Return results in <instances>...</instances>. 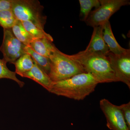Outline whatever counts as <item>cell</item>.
Instances as JSON below:
<instances>
[{
  "instance_id": "cell-1",
  "label": "cell",
  "mask_w": 130,
  "mask_h": 130,
  "mask_svg": "<svg viewBox=\"0 0 130 130\" xmlns=\"http://www.w3.org/2000/svg\"><path fill=\"white\" fill-rule=\"evenodd\" d=\"M98 84L91 74L83 73L68 79L53 82L49 92L57 95L80 101L94 92Z\"/></svg>"
},
{
  "instance_id": "cell-2",
  "label": "cell",
  "mask_w": 130,
  "mask_h": 130,
  "mask_svg": "<svg viewBox=\"0 0 130 130\" xmlns=\"http://www.w3.org/2000/svg\"><path fill=\"white\" fill-rule=\"evenodd\" d=\"M68 56L79 63L86 72L91 74L98 83L117 82L107 55L79 52Z\"/></svg>"
},
{
  "instance_id": "cell-3",
  "label": "cell",
  "mask_w": 130,
  "mask_h": 130,
  "mask_svg": "<svg viewBox=\"0 0 130 130\" xmlns=\"http://www.w3.org/2000/svg\"><path fill=\"white\" fill-rule=\"evenodd\" d=\"M49 58L51 63L48 76L53 82L64 80L77 74L86 72L79 63L57 48Z\"/></svg>"
},
{
  "instance_id": "cell-4",
  "label": "cell",
  "mask_w": 130,
  "mask_h": 130,
  "mask_svg": "<svg viewBox=\"0 0 130 130\" xmlns=\"http://www.w3.org/2000/svg\"><path fill=\"white\" fill-rule=\"evenodd\" d=\"M44 8L38 0H12L11 10L17 20L31 22L43 30L47 19Z\"/></svg>"
},
{
  "instance_id": "cell-5",
  "label": "cell",
  "mask_w": 130,
  "mask_h": 130,
  "mask_svg": "<svg viewBox=\"0 0 130 130\" xmlns=\"http://www.w3.org/2000/svg\"><path fill=\"white\" fill-rule=\"evenodd\" d=\"M100 6L91 11L85 22L93 28L103 25L121 7L130 4L128 0H100Z\"/></svg>"
},
{
  "instance_id": "cell-6",
  "label": "cell",
  "mask_w": 130,
  "mask_h": 130,
  "mask_svg": "<svg viewBox=\"0 0 130 130\" xmlns=\"http://www.w3.org/2000/svg\"><path fill=\"white\" fill-rule=\"evenodd\" d=\"M26 46L14 36L11 29H3L0 51L3 55V59L7 63L14 64L20 57L26 53L25 51Z\"/></svg>"
},
{
  "instance_id": "cell-7",
  "label": "cell",
  "mask_w": 130,
  "mask_h": 130,
  "mask_svg": "<svg viewBox=\"0 0 130 130\" xmlns=\"http://www.w3.org/2000/svg\"><path fill=\"white\" fill-rule=\"evenodd\" d=\"M117 82L125 84L130 89V49L121 54L110 51L106 55Z\"/></svg>"
},
{
  "instance_id": "cell-8",
  "label": "cell",
  "mask_w": 130,
  "mask_h": 130,
  "mask_svg": "<svg viewBox=\"0 0 130 130\" xmlns=\"http://www.w3.org/2000/svg\"><path fill=\"white\" fill-rule=\"evenodd\" d=\"M100 108L106 119L107 126L112 130H130L118 106L106 99L100 100Z\"/></svg>"
},
{
  "instance_id": "cell-9",
  "label": "cell",
  "mask_w": 130,
  "mask_h": 130,
  "mask_svg": "<svg viewBox=\"0 0 130 130\" xmlns=\"http://www.w3.org/2000/svg\"><path fill=\"white\" fill-rule=\"evenodd\" d=\"M90 42L86 49L80 51L84 54H98L106 55L109 49L103 39V26L94 27Z\"/></svg>"
},
{
  "instance_id": "cell-10",
  "label": "cell",
  "mask_w": 130,
  "mask_h": 130,
  "mask_svg": "<svg viewBox=\"0 0 130 130\" xmlns=\"http://www.w3.org/2000/svg\"><path fill=\"white\" fill-rule=\"evenodd\" d=\"M34 66L31 70L23 74L21 77L32 79L49 91L53 82L50 79L48 74L34 61Z\"/></svg>"
},
{
  "instance_id": "cell-11",
  "label": "cell",
  "mask_w": 130,
  "mask_h": 130,
  "mask_svg": "<svg viewBox=\"0 0 130 130\" xmlns=\"http://www.w3.org/2000/svg\"><path fill=\"white\" fill-rule=\"evenodd\" d=\"M102 26L103 39L108 47L109 51L117 55L121 54L127 52L128 49L122 47L116 41L112 31L109 21Z\"/></svg>"
},
{
  "instance_id": "cell-12",
  "label": "cell",
  "mask_w": 130,
  "mask_h": 130,
  "mask_svg": "<svg viewBox=\"0 0 130 130\" xmlns=\"http://www.w3.org/2000/svg\"><path fill=\"white\" fill-rule=\"evenodd\" d=\"M28 46L38 54L48 58L57 48L53 42L45 38L35 39Z\"/></svg>"
},
{
  "instance_id": "cell-13",
  "label": "cell",
  "mask_w": 130,
  "mask_h": 130,
  "mask_svg": "<svg viewBox=\"0 0 130 130\" xmlns=\"http://www.w3.org/2000/svg\"><path fill=\"white\" fill-rule=\"evenodd\" d=\"M34 64V61L31 56L29 54H24L14 63L15 72L21 77L23 74L31 70Z\"/></svg>"
},
{
  "instance_id": "cell-14",
  "label": "cell",
  "mask_w": 130,
  "mask_h": 130,
  "mask_svg": "<svg viewBox=\"0 0 130 130\" xmlns=\"http://www.w3.org/2000/svg\"><path fill=\"white\" fill-rule=\"evenodd\" d=\"M11 30L14 36L25 46H29L30 43L35 40L26 31L22 22L20 20H16Z\"/></svg>"
},
{
  "instance_id": "cell-15",
  "label": "cell",
  "mask_w": 130,
  "mask_h": 130,
  "mask_svg": "<svg viewBox=\"0 0 130 130\" xmlns=\"http://www.w3.org/2000/svg\"><path fill=\"white\" fill-rule=\"evenodd\" d=\"M26 31L34 39L45 38L51 42L54 41L53 37L45 31L38 28L32 23L29 21H21Z\"/></svg>"
},
{
  "instance_id": "cell-16",
  "label": "cell",
  "mask_w": 130,
  "mask_h": 130,
  "mask_svg": "<svg viewBox=\"0 0 130 130\" xmlns=\"http://www.w3.org/2000/svg\"><path fill=\"white\" fill-rule=\"evenodd\" d=\"M25 51L26 53L31 56L33 60L48 75L51 63L50 58L38 54L28 46H26Z\"/></svg>"
},
{
  "instance_id": "cell-17",
  "label": "cell",
  "mask_w": 130,
  "mask_h": 130,
  "mask_svg": "<svg viewBox=\"0 0 130 130\" xmlns=\"http://www.w3.org/2000/svg\"><path fill=\"white\" fill-rule=\"evenodd\" d=\"M80 4L79 20L81 21L85 22L94 7L95 9L100 6V0H79Z\"/></svg>"
},
{
  "instance_id": "cell-18",
  "label": "cell",
  "mask_w": 130,
  "mask_h": 130,
  "mask_svg": "<svg viewBox=\"0 0 130 130\" xmlns=\"http://www.w3.org/2000/svg\"><path fill=\"white\" fill-rule=\"evenodd\" d=\"M6 64V62L4 60L0 59V79L6 78L11 79L16 82L20 88L23 87L25 83L17 78L16 73L9 70Z\"/></svg>"
},
{
  "instance_id": "cell-19",
  "label": "cell",
  "mask_w": 130,
  "mask_h": 130,
  "mask_svg": "<svg viewBox=\"0 0 130 130\" xmlns=\"http://www.w3.org/2000/svg\"><path fill=\"white\" fill-rule=\"evenodd\" d=\"M17 20L11 9L0 12V26L3 29H11Z\"/></svg>"
},
{
  "instance_id": "cell-20",
  "label": "cell",
  "mask_w": 130,
  "mask_h": 130,
  "mask_svg": "<svg viewBox=\"0 0 130 130\" xmlns=\"http://www.w3.org/2000/svg\"><path fill=\"white\" fill-rule=\"evenodd\" d=\"M121 110L125 121L128 128L130 130V102L118 106Z\"/></svg>"
},
{
  "instance_id": "cell-21",
  "label": "cell",
  "mask_w": 130,
  "mask_h": 130,
  "mask_svg": "<svg viewBox=\"0 0 130 130\" xmlns=\"http://www.w3.org/2000/svg\"><path fill=\"white\" fill-rule=\"evenodd\" d=\"M12 0H0V12L11 9Z\"/></svg>"
}]
</instances>
